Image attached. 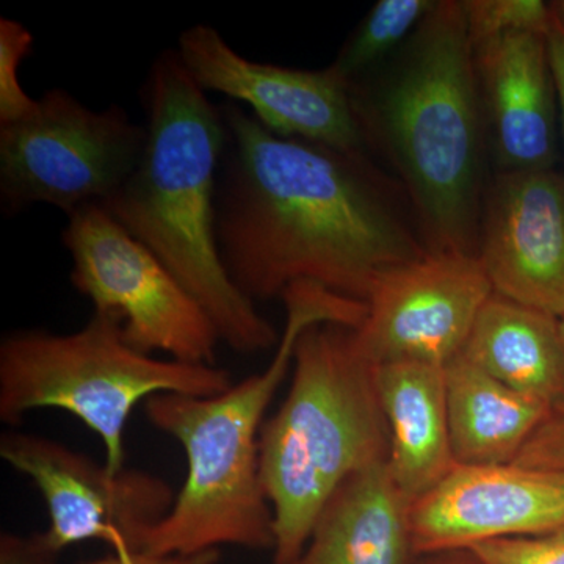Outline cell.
I'll list each match as a JSON object with an SVG mask.
<instances>
[{
	"label": "cell",
	"instance_id": "29",
	"mask_svg": "<svg viewBox=\"0 0 564 564\" xmlns=\"http://www.w3.org/2000/svg\"><path fill=\"white\" fill-rule=\"evenodd\" d=\"M560 329H562V336L564 340V318H560Z\"/></svg>",
	"mask_w": 564,
	"mask_h": 564
},
{
	"label": "cell",
	"instance_id": "14",
	"mask_svg": "<svg viewBox=\"0 0 564 564\" xmlns=\"http://www.w3.org/2000/svg\"><path fill=\"white\" fill-rule=\"evenodd\" d=\"M473 51L497 173L554 169L562 139L545 35L508 33Z\"/></svg>",
	"mask_w": 564,
	"mask_h": 564
},
{
	"label": "cell",
	"instance_id": "23",
	"mask_svg": "<svg viewBox=\"0 0 564 564\" xmlns=\"http://www.w3.org/2000/svg\"><path fill=\"white\" fill-rule=\"evenodd\" d=\"M513 464L533 469L564 470V404L551 411Z\"/></svg>",
	"mask_w": 564,
	"mask_h": 564
},
{
	"label": "cell",
	"instance_id": "27",
	"mask_svg": "<svg viewBox=\"0 0 564 564\" xmlns=\"http://www.w3.org/2000/svg\"><path fill=\"white\" fill-rule=\"evenodd\" d=\"M419 564H480L475 558L469 549H459V551L441 552L426 556L422 563Z\"/></svg>",
	"mask_w": 564,
	"mask_h": 564
},
{
	"label": "cell",
	"instance_id": "4",
	"mask_svg": "<svg viewBox=\"0 0 564 564\" xmlns=\"http://www.w3.org/2000/svg\"><path fill=\"white\" fill-rule=\"evenodd\" d=\"M288 321L272 362L210 397L159 393L144 402L148 421L180 443L187 478L172 510L144 540L154 555H192L223 545L272 551L274 519L259 473L265 413L291 370L300 336L315 325L358 328L367 304L313 282L282 293Z\"/></svg>",
	"mask_w": 564,
	"mask_h": 564
},
{
	"label": "cell",
	"instance_id": "10",
	"mask_svg": "<svg viewBox=\"0 0 564 564\" xmlns=\"http://www.w3.org/2000/svg\"><path fill=\"white\" fill-rule=\"evenodd\" d=\"M492 293L478 256L429 252L381 278L356 339L377 366L423 362L444 369L463 355Z\"/></svg>",
	"mask_w": 564,
	"mask_h": 564
},
{
	"label": "cell",
	"instance_id": "6",
	"mask_svg": "<svg viewBox=\"0 0 564 564\" xmlns=\"http://www.w3.org/2000/svg\"><path fill=\"white\" fill-rule=\"evenodd\" d=\"M232 384L223 367L135 350L110 314H93L76 333L20 329L0 343V421L17 426L40 410L73 414L98 434L113 474L126 469V425L141 402L159 393L217 395Z\"/></svg>",
	"mask_w": 564,
	"mask_h": 564
},
{
	"label": "cell",
	"instance_id": "21",
	"mask_svg": "<svg viewBox=\"0 0 564 564\" xmlns=\"http://www.w3.org/2000/svg\"><path fill=\"white\" fill-rule=\"evenodd\" d=\"M33 46V36L21 22L0 20V128L31 117L39 107L21 87L20 66Z\"/></svg>",
	"mask_w": 564,
	"mask_h": 564
},
{
	"label": "cell",
	"instance_id": "3",
	"mask_svg": "<svg viewBox=\"0 0 564 564\" xmlns=\"http://www.w3.org/2000/svg\"><path fill=\"white\" fill-rule=\"evenodd\" d=\"M147 148L135 172L101 206L150 248L202 304L221 344L242 355L278 347L276 329L240 292L217 243L221 110L176 51L159 55L144 87Z\"/></svg>",
	"mask_w": 564,
	"mask_h": 564
},
{
	"label": "cell",
	"instance_id": "11",
	"mask_svg": "<svg viewBox=\"0 0 564 564\" xmlns=\"http://www.w3.org/2000/svg\"><path fill=\"white\" fill-rule=\"evenodd\" d=\"M176 52L204 91L243 102L276 135L364 155L350 85L333 66L306 70L248 61L206 24L182 32Z\"/></svg>",
	"mask_w": 564,
	"mask_h": 564
},
{
	"label": "cell",
	"instance_id": "16",
	"mask_svg": "<svg viewBox=\"0 0 564 564\" xmlns=\"http://www.w3.org/2000/svg\"><path fill=\"white\" fill-rule=\"evenodd\" d=\"M389 430V469L404 496L417 500L455 469L444 369L423 362L378 366Z\"/></svg>",
	"mask_w": 564,
	"mask_h": 564
},
{
	"label": "cell",
	"instance_id": "18",
	"mask_svg": "<svg viewBox=\"0 0 564 564\" xmlns=\"http://www.w3.org/2000/svg\"><path fill=\"white\" fill-rule=\"evenodd\" d=\"M448 425L456 463H513L551 408L513 391L459 356L444 367Z\"/></svg>",
	"mask_w": 564,
	"mask_h": 564
},
{
	"label": "cell",
	"instance_id": "20",
	"mask_svg": "<svg viewBox=\"0 0 564 564\" xmlns=\"http://www.w3.org/2000/svg\"><path fill=\"white\" fill-rule=\"evenodd\" d=\"M470 43L508 33H547L552 3L543 0H464Z\"/></svg>",
	"mask_w": 564,
	"mask_h": 564
},
{
	"label": "cell",
	"instance_id": "22",
	"mask_svg": "<svg viewBox=\"0 0 564 564\" xmlns=\"http://www.w3.org/2000/svg\"><path fill=\"white\" fill-rule=\"evenodd\" d=\"M469 551L480 564H564V530L485 541Z\"/></svg>",
	"mask_w": 564,
	"mask_h": 564
},
{
	"label": "cell",
	"instance_id": "17",
	"mask_svg": "<svg viewBox=\"0 0 564 564\" xmlns=\"http://www.w3.org/2000/svg\"><path fill=\"white\" fill-rule=\"evenodd\" d=\"M463 356L551 411L564 404V340L554 315L492 293Z\"/></svg>",
	"mask_w": 564,
	"mask_h": 564
},
{
	"label": "cell",
	"instance_id": "28",
	"mask_svg": "<svg viewBox=\"0 0 564 564\" xmlns=\"http://www.w3.org/2000/svg\"><path fill=\"white\" fill-rule=\"evenodd\" d=\"M554 6L564 14V0H556V2H554Z\"/></svg>",
	"mask_w": 564,
	"mask_h": 564
},
{
	"label": "cell",
	"instance_id": "26",
	"mask_svg": "<svg viewBox=\"0 0 564 564\" xmlns=\"http://www.w3.org/2000/svg\"><path fill=\"white\" fill-rule=\"evenodd\" d=\"M220 551L199 552L192 555H154L150 552H133L129 555L109 554L102 558L79 564H218Z\"/></svg>",
	"mask_w": 564,
	"mask_h": 564
},
{
	"label": "cell",
	"instance_id": "13",
	"mask_svg": "<svg viewBox=\"0 0 564 564\" xmlns=\"http://www.w3.org/2000/svg\"><path fill=\"white\" fill-rule=\"evenodd\" d=\"M477 256L494 293L564 318V170L497 173Z\"/></svg>",
	"mask_w": 564,
	"mask_h": 564
},
{
	"label": "cell",
	"instance_id": "8",
	"mask_svg": "<svg viewBox=\"0 0 564 564\" xmlns=\"http://www.w3.org/2000/svg\"><path fill=\"white\" fill-rule=\"evenodd\" d=\"M147 137L121 107L95 111L69 93H44L31 117L0 128L3 202L46 203L68 217L102 203L135 172Z\"/></svg>",
	"mask_w": 564,
	"mask_h": 564
},
{
	"label": "cell",
	"instance_id": "25",
	"mask_svg": "<svg viewBox=\"0 0 564 564\" xmlns=\"http://www.w3.org/2000/svg\"><path fill=\"white\" fill-rule=\"evenodd\" d=\"M552 3V20L545 33L549 62H551L552 76L558 106L560 139H562V154L564 155V14Z\"/></svg>",
	"mask_w": 564,
	"mask_h": 564
},
{
	"label": "cell",
	"instance_id": "1",
	"mask_svg": "<svg viewBox=\"0 0 564 564\" xmlns=\"http://www.w3.org/2000/svg\"><path fill=\"white\" fill-rule=\"evenodd\" d=\"M220 110L218 251L252 302L313 282L367 303L381 278L429 254L366 155L276 135L237 104Z\"/></svg>",
	"mask_w": 564,
	"mask_h": 564
},
{
	"label": "cell",
	"instance_id": "24",
	"mask_svg": "<svg viewBox=\"0 0 564 564\" xmlns=\"http://www.w3.org/2000/svg\"><path fill=\"white\" fill-rule=\"evenodd\" d=\"M61 554L43 533L0 536V564H61Z\"/></svg>",
	"mask_w": 564,
	"mask_h": 564
},
{
	"label": "cell",
	"instance_id": "7",
	"mask_svg": "<svg viewBox=\"0 0 564 564\" xmlns=\"http://www.w3.org/2000/svg\"><path fill=\"white\" fill-rule=\"evenodd\" d=\"M63 243L73 258L74 288L90 300L95 313L121 323L131 347L147 355L163 352L173 361L217 366L221 339L202 304L101 204L69 215Z\"/></svg>",
	"mask_w": 564,
	"mask_h": 564
},
{
	"label": "cell",
	"instance_id": "9",
	"mask_svg": "<svg viewBox=\"0 0 564 564\" xmlns=\"http://www.w3.org/2000/svg\"><path fill=\"white\" fill-rule=\"evenodd\" d=\"M0 458L39 489L50 513L44 536L58 552L85 541H101L111 554L139 552L176 500L158 475L110 473L106 464L40 434L2 433Z\"/></svg>",
	"mask_w": 564,
	"mask_h": 564
},
{
	"label": "cell",
	"instance_id": "19",
	"mask_svg": "<svg viewBox=\"0 0 564 564\" xmlns=\"http://www.w3.org/2000/svg\"><path fill=\"white\" fill-rule=\"evenodd\" d=\"M434 7L433 0H380L345 44L333 68L348 85L372 73L406 43Z\"/></svg>",
	"mask_w": 564,
	"mask_h": 564
},
{
	"label": "cell",
	"instance_id": "5",
	"mask_svg": "<svg viewBox=\"0 0 564 564\" xmlns=\"http://www.w3.org/2000/svg\"><path fill=\"white\" fill-rule=\"evenodd\" d=\"M292 367L288 395L259 440V473L274 519L273 564L299 558L322 508L348 477L389 458L378 366L355 328L311 326Z\"/></svg>",
	"mask_w": 564,
	"mask_h": 564
},
{
	"label": "cell",
	"instance_id": "2",
	"mask_svg": "<svg viewBox=\"0 0 564 564\" xmlns=\"http://www.w3.org/2000/svg\"><path fill=\"white\" fill-rule=\"evenodd\" d=\"M364 140L408 193L430 252L477 256L486 128L463 2L430 11L377 79L350 84Z\"/></svg>",
	"mask_w": 564,
	"mask_h": 564
},
{
	"label": "cell",
	"instance_id": "12",
	"mask_svg": "<svg viewBox=\"0 0 564 564\" xmlns=\"http://www.w3.org/2000/svg\"><path fill=\"white\" fill-rule=\"evenodd\" d=\"M410 518L419 556L558 532L564 530V470L456 464L411 503Z\"/></svg>",
	"mask_w": 564,
	"mask_h": 564
},
{
	"label": "cell",
	"instance_id": "15",
	"mask_svg": "<svg viewBox=\"0 0 564 564\" xmlns=\"http://www.w3.org/2000/svg\"><path fill=\"white\" fill-rule=\"evenodd\" d=\"M410 511L388 462L372 464L334 491L291 564H419Z\"/></svg>",
	"mask_w": 564,
	"mask_h": 564
}]
</instances>
